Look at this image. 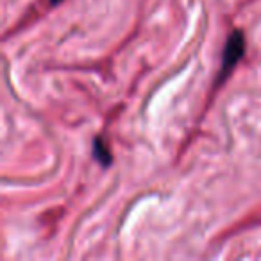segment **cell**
Wrapping results in <instances>:
<instances>
[{"mask_svg":"<svg viewBox=\"0 0 261 261\" xmlns=\"http://www.w3.org/2000/svg\"><path fill=\"white\" fill-rule=\"evenodd\" d=\"M245 54V36L242 31H234L231 36L225 41L224 56H222V70H220V79L231 73V70L236 66V63L242 59V56Z\"/></svg>","mask_w":261,"mask_h":261,"instance_id":"cell-1","label":"cell"},{"mask_svg":"<svg viewBox=\"0 0 261 261\" xmlns=\"http://www.w3.org/2000/svg\"><path fill=\"white\" fill-rule=\"evenodd\" d=\"M93 154H95V158L98 160V163H102L104 167H108V165L111 163V152L108 150V147H106V142L102 138L95 140Z\"/></svg>","mask_w":261,"mask_h":261,"instance_id":"cell-2","label":"cell"},{"mask_svg":"<svg viewBox=\"0 0 261 261\" xmlns=\"http://www.w3.org/2000/svg\"><path fill=\"white\" fill-rule=\"evenodd\" d=\"M52 4H59V2H61V0H50Z\"/></svg>","mask_w":261,"mask_h":261,"instance_id":"cell-3","label":"cell"}]
</instances>
